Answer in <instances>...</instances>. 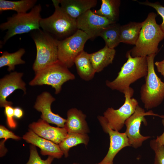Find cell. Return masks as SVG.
I'll list each match as a JSON object with an SVG mask.
<instances>
[{"label": "cell", "mask_w": 164, "mask_h": 164, "mask_svg": "<svg viewBox=\"0 0 164 164\" xmlns=\"http://www.w3.org/2000/svg\"><path fill=\"white\" fill-rule=\"evenodd\" d=\"M14 117L18 118H21L23 115V111L20 108L17 107L14 108Z\"/></svg>", "instance_id": "obj_34"}, {"label": "cell", "mask_w": 164, "mask_h": 164, "mask_svg": "<svg viewBox=\"0 0 164 164\" xmlns=\"http://www.w3.org/2000/svg\"><path fill=\"white\" fill-rule=\"evenodd\" d=\"M162 118V123L164 128V116ZM155 140L159 145H164V131L161 135L157 136Z\"/></svg>", "instance_id": "obj_32"}, {"label": "cell", "mask_w": 164, "mask_h": 164, "mask_svg": "<svg viewBox=\"0 0 164 164\" xmlns=\"http://www.w3.org/2000/svg\"><path fill=\"white\" fill-rule=\"evenodd\" d=\"M67 117L64 127L68 133L85 134L89 132L85 120L86 115L81 111L76 108H71L67 111Z\"/></svg>", "instance_id": "obj_18"}, {"label": "cell", "mask_w": 164, "mask_h": 164, "mask_svg": "<svg viewBox=\"0 0 164 164\" xmlns=\"http://www.w3.org/2000/svg\"><path fill=\"white\" fill-rule=\"evenodd\" d=\"M89 141V137L87 134L72 133H68L67 136L59 145L65 157L67 158L71 148L81 144L87 145Z\"/></svg>", "instance_id": "obj_25"}, {"label": "cell", "mask_w": 164, "mask_h": 164, "mask_svg": "<svg viewBox=\"0 0 164 164\" xmlns=\"http://www.w3.org/2000/svg\"><path fill=\"white\" fill-rule=\"evenodd\" d=\"M35 73V77L29 82V85L51 86L54 89L56 94L60 92L64 83L75 79V75L68 68L59 60Z\"/></svg>", "instance_id": "obj_7"}, {"label": "cell", "mask_w": 164, "mask_h": 164, "mask_svg": "<svg viewBox=\"0 0 164 164\" xmlns=\"http://www.w3.org/2000/svg\"><path fill=\"white\" fill-rule=\"evenodd\" d=\"M55 99L49 92L44 91L37 97L34 108L41 112V119L48 122L64 128L66 119L57 114L53 113L51 110L52 103Z\"/></svg>", "instance_id": "obj_14"}, {"label": "cell", "mask_w": 164, "mask_h": 164, "mask_svg": "<svg viewBox=\"0 0 164 164\" xmlns=\"http://www.w3.org/2000/svg\"><path fill=\"white\" fill-rule=\"evenodd\" d=\"M29 127L30 129L39 136L58 145L68 134L64 127L52 126L42 119L30 124Z\"/></svg>", "instance_id": "obj_15"}, {"label": "cell", "mask_w": 164, "mask_h": 164, "mask_svg": "<svg viewBox=\"0 0 164 164\" xmlns=\"http://www.w3.org/2000/svg\"><path fill=\"white\" fill-rule=\"evenodd\" d=\"M0 138H4L3 141L0 144V148L1 149V151L0 152V155L2 154L3 150H4V143L7 139L11 138L19 140L21 138L20 137L15 135L12 132L9 130L2 125H1L0 126Z\"/></svg>", "instance_id": "obj_29"}, {"label": "cell", "mask_w": 164, "mask_h": 164, "mask_svg": "<svg viewBox=\"0 0 164 164\" xmlns=\"http://www.w3.org/2000/svg\"><path fill=\"white\" fill-rule=\"evenodd\" d=\"M154 115L161 118L159 115L154 113L152 111L145 112L144 109L138 105L134 113L126 121L125 125L126 127L125 132L128 139L130 146L137 149L141 146L143 142L149 139L150 136H144L140 132L142 122L145 125L147 124L145 116Z\"/></svg>", "instance_id": "obj_10"}, {"label": "cell", "mask_w": 164, "mask_h": 164, "mask_svg": "<svg viewBox=\"0 0 164 164\" xmlns=\"http://www.w3.org/2000/svg\"><path fill=\"white\" fill-rule=\"evenodd\" d=\"M78 29L85 32L90 39L99 36L102 30L114 22L106 18L95 14L89 10L76 20Z\"/></svg>", "instance_id": "obj_12"}, {"label": "cell", "mask_w": 164, "mask_h": 164, "mask_svg": "<svg viewBox=\"0 0 164 164\" xmlns=\"http://www.w3.org/2000/svg\"><path fill=\"white\" fill-rule=\"evenodd\" d=\"M25 52V50L23 48L13 53H10L7 51L3 52L0 57V68L7 66L8 71L14 70L15 65L25 63L22 59Z\"/></svg>", "instance_id": "obj_26"}, {"label": "cell", "mask_w": 164, "mask_h": 164, "mask_svg": "<svg viewBox=\"0 0 164 164\" xmlns=\"http://www.w3.org/2000/svg\"><path fill=\"white\" fill-rule=\"evenodd\" d=\"M97 118L104 131L109 135L110 143L107 154L96 164H114L113 160L117 154L123 148L131 146L125 132L121 133L110 128L103 116H99Z\"/></svg>", "instance_id": "obj_11"}, {"label": "cell", "mask_w": 164, "mask_h": 164, "mask_svg": "<svg viewBox=\"0 0 164 164\" xmlns=\"http://www.w3.org/2000/svg\"><path fill=\"white\" fill-rule=\"evenodd\" d=\"M23 138L27 142L40 148L43 155L60 159L63 155L58 144L39 136L30 129L23 135Z\"/></svg>", "instance_id": "obj_16"}, {"label": "cell", "mask_w": 164, "mask_h": 164, "mask_svg": "<svg viewBox=\"0 0 164 164\" xmlns=\"http://www.w3.org/2000/svg\"><path fill=\"white\" fill-rule=\"evenodd\" d=\"M55 8L53 14L40 20V28L57 40H63L75 33L78 29L76 20L67 14L60 5L59 0H52Z\"/></svg>", "instance_id": "obj_3"}, {"label": "cell", "mask_w": 164, "mask_h": 164, "mask_svg": "<svg viewBox=\"0 0 164 164\" xmlns=\"http://www.w3.org/2000/svg\"><path fill=\"white\" fill-rule=\"evenodd\" d=\"M101 8L93 12L95 14L104 17L111 21L116 22L119 14V0H101Z\"/></svg>", "instance_id": "obj_21"}, {"label": "cell", "mask_w": 164, "mask_h": 164, "mask_svg": "<svg viewBox=\"0 0 164 164\" xmlns=\"http://www.w3.org/2000/svg\"><path fill=\"white\" fill-rule=\"evenodd\" d=\"M150 145L155 154L154 164H164V145H159L155 139L150 141Z\"/></svg>", "instance_id": "obj_28"}, {"label": "cell", "mask_w": 164, "mask_h": 164, "mask_svg": "<svg viewBox=\"0 0 164 164\" xmlns=\"http://www.w3.org/2000/svg\"><path fill=\"white\" fill-rule=\"evenodd\" d=\"M116 53L114 48L107 46L97 51L89 54L90 60L95 73L102 71L104 68L112 63Z\"/></svg>", "instance_id": "obj_19"}, {"label": "cell", "mask_w": 164, "mask_h": 164, "mask_svg": "<svg viewBox=\"0 0 164 164\" xmlns=\"http://www.w3.org/2000/svg\"><path fill=\"white\" fill-rule=\"evenodd\" d=\"M42 7L40 4L36 5L29 12L14 14L1 23L0 29L7 30L2 43L5 44L15 35L27 33L40 29L39 22L42 18Z\"/></svg>", "instance_id": "obj_4"}, {"label": "cell", "mask_w": 164, "mask_h": 164, "mask_svg": "<svg viewBox=\"0 0 164 164\" xmlns=\"http://www.w3.org/2000/svg\"><path fill=\"white\" fill-rule=\"evenodd\" d=\"M156 54L146 57L148 72L145 82L140 91V99L147 110L159 106L164 99V82L157 75L154 69V60Z\"/></svg>", "instance_id": "obj_6"}, {"label": "cell", "mask_w": 164, "mask_h": 164, "mask_svg": "<svg viewBox=\"0 0 164 164\" xmlns=\"http://www.w3.org/2000/svg\"><path fill=\"white\" fill-rule=\"evenodd\" d=\"M5 114L6 117V122L8 126L11 128H15L17 124L14 119V108L12 105L5 107Z\"/></svg>", "instance_id": "obj_31"}, {"label": "cell", "mask_w": 164, "mask_h": 164, "mask_svg": "<svg viewBox=\"0 0 164 164\" xmlns=\"http://www.w3.org/2000/svg\"><path fill=\"white\" fill-rule=\"evenodd\" d=\"M73 164H79L77 163H73Z\"/></svg>", "instance_id": "obj_36"}, {"label": "cell", "mask_w": 164, "mask_h": 164, "mask_svg": "<svg viewBox=\"0 0 164 164\" xmlns=\"http://www.w3.org/2000/svg\"><path fill=\"white\" fill-rule=\"evenodd\" d=\"M126 56L128 59L116 78L112 81H106V85L110 88L122 93L131 84L145 77L148 72L147 56L132 57L128 51Z\"/></svg>", "instance_id": "obj_2"}, {"label": "cell", "mask_w": 164, "mask_h": 164, "mask_svg": "<svg viewBox=\"0 0 164 164\" xmlns=\"http://www.w3.org/2000/svg\"><path fill=\"white\" fill-rule=\"evenodd\" d=\"M59 1L63 10L76 20L96 6L97 3L96 0H59Z\"/></svg>", "instance_id": "obj_17"}, {"label": "cell", "mask_w": 164, "mask_h": 164, "mask_svg": "<svg viewBox=\"0 0 164 164\" xmlns=\"http://www.w3.org/2000/svg\"><path fill=\"white\" fill-rule=\"evenodd\" d=\"M157 70L164 77V63L160 61H156L155 63Z\"/></svg>", "instance_id": "obj_33"}, {"label": "cell", "mask_w": 164, "mask_h": 164, "mask_svg": "<svg viewBox=\"0 0 164 164\" xmlns=\"http://www.w3.org/2000/svg\"><path fill=\"white\" fill-rule=\"evenodd\" d=\"M74 64L81 79L89 81L94 77L96 73L91 64L89 54L84 50L76 58Z\"/></svg>", "instance_id": "obj_20"}, {"label": "cell", "mask_w": 164, "mask_h": 164, "mask_svg": "<svg viewBox=\"0 0 164 164\" xmlns=\"http://www.w3.org/2000/svg\"><path fill=\"white\" fill-rule=\"evenodd\" d=\"M134 93L132 87L127 89L123 93L125 97L124 104L118 109L110 108L104 112L103 116L111 129L119 132L123 127L126 121L135 112L138 103L136 99L132 97Z\"/></svg>", "instance_id": "obj_8"}, {"label": "cell", "mask_w": 164, "mask_h": 164, "mask_svg": "<svg viewBox=\"0 0 164 164\" xmlns=\"http://www.w3.org/2000/svg\"><path fill=\"white\" fill-rule=\"evenodd\" d=\"M36 50L32 65L35 73L57 61L58 42L40 29L30 32Z\"/></svg>", "instance_id": "obj_5"}, {"label": "cell", "mask_w": 164, "mask_h": 164, "mask_svg": "<svg viewBox=\"0 0 164 164\" xmlns=\"http://www.w3.org/2000/svg\"><path fill=\"white\" fill-rule=\"evenodd\" d=\"M139 3L141 4L152 7L154 9L157 13L161 16L162 21L160 26L162 30L164 33V6L161 5L159 2L152 3L147 0L143 2H139Z\"/></svg>", "instance_id": "obj_30"}, {"label": "cell", "mask_w": 164, "mask_h": 164, "mask_svg": "<svg viewBox=\"0 0 164 164\" xmlns=\"http://www.w3.org/2000/svg\"><path fill=\"white\" fill-rule=\"evenodd\" d=\"M36 0H21L18 1H10L0 0V12L7 10H13L17 13L27 12L35 5Z\"/></svg>", "instance_id": "obj_24"}, {"label": "cell", "mask_w": 164, "mask_h": 164, "mask_svg": "<svg viewBox=\"0 0 164 164\" xmlns=\"http://www.w3.org/2000/svg\"><path fill=\"white\" fill-rule=\"evenodd\" d=\"M90 39L84 32L78 29L72 35L58 42V60L68 68L74 64L76 58L84 50L85 44Z\"/></svg>", "instance_id": "obj_9"}, {"label": "cell", "mask_w": 164, "mask_h": 164, "mask_svg": "<svg viewBox=\"0 0 164 164\" xmlns=\"http://www.w3.org/2000/svg\"><path fill=\"white\" fill-rule=\"evenodd\" d=\"M162 63H164V59L162 61H161Z\"/></svg>", "instance_id": "obj_35"}, {"label": "cell", "mask_w": 164, "mask_h": 164, "mask_svg": "<svg viewBox=\"0 0 164 164\" xmlns=\"http://www.w3.org/2000/svg\"><path fill=\"white\" fill-rule=\"evenodd\" d=\"M120 25L116 23L111 24L104 28L99 36L104 40L105 45L111 48H114L121 43Z\"/></svg>", "instance_id": "obj_23"}, {"label": "cell", "mask_w": 164, "mask_h": 164, "mask_svg": "<svg viewBox=\"0 0 164 164\" xmlns=\"http://www.w3.org/2000/svg\"><path fill=\"white\" fill-rule=\"evenodd\" d=\"M142 22H131L120 27L121 43L135 45L139 37Z\"/></svg>", "instance_id": "obj_22"}, {"label": "cell", "mask_w": 164, "mask_h": 164, "mask_svg": "<svg viewBox=\"0 0 164 164\" xmlns=\"http://www.w3.org/2000/svg\"><path fill=\"white\" fill-rule=\"evenodd\" d=\"M30 154L29 160L26 164H51L54 158L49 156L46 160L42 159L39 156L35 146L30 147Z\"/></svg>", "instance_id": "obj_27"}, {"label": "cell", "mask_w": 164, "mask_h": 164, "mask_svg": "<svg viewBox=\"0 0 164 164\" xmlns=\"http://www.w3.org/2000/svg\"><path fill=\"white\" fill-rule=\"evenodd\" d=\"M23 73L15 71L7 75L0 80V106L12 105V103L7 98L17 89L22 90L26 94V84L22 79Z\"/></svg>", "instance_id": "obj_13"}, {"label": "cell", "mask_w": 164, "mask_h": 164, "mask_svg": "<svg viewBox=\"0 0 164 164\" xmlns=\"http://www.w3.org/2000/svg\"><path fill=\"white\" fill-rule=\"evenodd\" d=\"M157 14L149 13L142 22L135 46L128 51L132 57H146L157 53L159 43L164 39V33L156 21Z\"/></svg>", "instance_id": "obj_1"}]
</instances>
